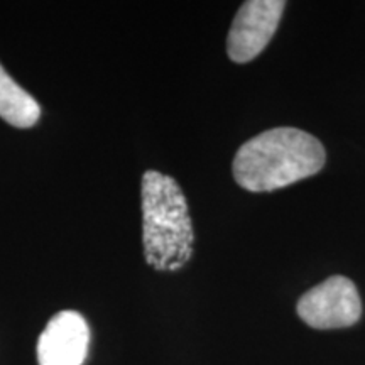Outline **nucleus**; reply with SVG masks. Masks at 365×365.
<instances>
[{
    "instance_id": "nucleus-1",
    "label": "nucleus",
    "mask_w": 365,
    "mask_h": 365,
    "mask_svg": "<svg viewBox=\"0 0 365 365\" xmlns=\"http://www.w3.org/2000/svg\"><path fill=\"white\" fill-rule=\"evenodd\" d=\"M325 161V148L317 137L294 127H276L242 144L232 168L242 188L264 193L317 175Z\"/></svg>"
},
{
    "instance_id": "nucleus-2",
    "label": "nucleus",
    "mask_w": 365,
    "mask_h": 365,
    "mask_svg": "<svg viewBox=\"0 0 365 365\" xmlns=\"http://www.w3.org/2000/svg\"><path fill=\"white\" fill-rule=\"evenodd\" d=\"M193 227L182 190L159 171L143 176V242L145 261L156 271H178L193 255Z\"/></svg>"
},
{
    "instance_id": "nucleus-3",
    "label": "nucleus",
    "mask_w": 365,
    "mask_h": 365,
    "mask_svg": "<svg viewBox=\"0 0 365 365\" xmlns=\"http://www.w3.org/2000/svg\"><path fill=\"white\" fill-rule=\"evenodd\" d=\"M296 312L307 325L317 330L346 328L360 319L362 301L349 277L331 276L301 296Z\"/></svg>"
},
{
    "instance_id": "nucleus-4",
    "label": "nucleus",
    "mask_w": 365,
    "mask_h": 365,
    "mask_svg": "<svg viewBox=\"0 0 365 365\" xmlns=\"http://www.w3.org/2000/svg\"><path fill=\"white\" fill-rule=\"evenodd\" d=\"M284 7L282 0H247L242 4L228 33V58L234 63H249L261 54L276 33Z\"/></svg>"
},
{
    "instance_id": "nucleus-5",
    "label": "nucleus",
    "mask_w": 365,
    "mask_h": 365,
    "mask_svg": "<svg viewBox=\"0 0 365 365\" xmlns=\"http://www.w3.org/2000/svg\"><path fill=\"white\" fill-rule=\"evenodd\" d=\"M90 346V328L76 312H59L38 340L39 365H83Z\"/></svg>"
},
{
    "instance_id": "nucleus-6",
    "label": "nucleus",
    "mask_w": 365,
    "mask_h": 365,
    "mask_svg": "<svg viewBox=\"0 0 365 365\" xmlns=\"http://www.w3.org/2000/svg\"><path fill=\"white\" fill-rule=\"evenodd\" d=\"M39 103L0 65V118L14 127L27 129L39 120Z\"/></svg>"
}]
</instances>
